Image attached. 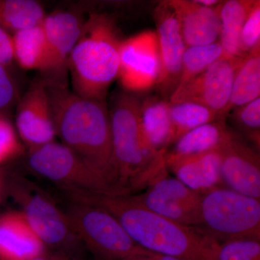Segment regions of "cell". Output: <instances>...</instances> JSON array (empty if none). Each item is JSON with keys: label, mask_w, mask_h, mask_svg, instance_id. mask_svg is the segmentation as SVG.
Returning <instances> with one entry per match:
<instances>
[{"label": "cell", "mask_w": 260, "mask_h": 260, "mask_svg": "<svg viewBox=\"0 0 260 260\" xmlns=\"http://www.w3.org/2000/svg\"><path fill=\"white\" fill-rule=\"evenodd\" d=\"M70 201L95 205L112 214L142 249L181 260H215L219 242L195 228L150 211L131 195L66 191Z\"/></svg>", "instance_id": "6da1fadb"}, {"label": "cell", "mask_w": 260, "mask_h": 260, "mask_svg": "<svg viewBox=\"0 0 260 260\" xmlns=\"http://www.w3.org/2000/svg\"><path fill=\"white\" fill-rule=\"evenodd\" d=\"M46 83L56 137L105 176L115 191L112 182V133L107 101L80 96L68 85L47 80Z\"/></svg>", "instance_id": "7a4b0ae2"}, {"label": "cell", "mask_w": 260, "mask_h": 260, "mask_svg": "<svg viewBox=\"0 0 260 260\" xmlns=\"http://www.w3.org/2000/svg\"><path fill=\"white\" fill-rule=\"evenodd\" d=\"M141 99L123 91L113 97L110 108L112 133V182L117 195L145 189L167 169L165 153L150 148L140 121Z\"/></svg>", "instance_id": "3957f363"}, {"label": "cell", "mask_w": 260, "mask_h": 260, "mask_svg": "<svg viewBox=\"0 0 260 260\" xmlns=\"http://www.w3.org/2000/svg\"><path fill=\"white\" fill-rule=\"evenodd\" d=\"M122 41L112 15H89L68 62L75 93L85 99L107 101L108 91L119 75Z\"/></svg>", "instance_id": "277c9868"}, {"label": "cell", "mask_w": 260, "mask_h": 260, "mask_svg": "<svg viewBox=\"0 0 260 260\" xmlns=\"http://www.w3.org/2000/svg\"><path fill=\"white\" fill-rule=\"evenodd\" d=\"M200 232L220 243L260 241V200L219 186L201 194Z\"/></svg>", "instance_id": "5b68a950"}, {"label": "cell", "mask_w": 260, "mask_h": 260, "mask_svg": "<svg viewBox=\"0 0 260 260\" xmlns=\"http://www.w3.org/2000/svg\"><path fill=\"white\" fill-rule=\"evenodd\" d=\"M75 234L98 260H123L152 253L142 249L107 210L72 202L64 211Z\"/></svg>", "instance_id": "8992f818"}, {"label": "cell", "mask_w": 260, "mask_h": 260, "mask_svg": "<svg viewBox=\"0 0 260 260\" xmlns=\"http://www.w3.org/2000/svg\"><path fill=\"white\" fill-rule=\"evenodd\" d=\"M28 162L32 170L64 191L116 195L105 176L62 143L54 141L29 150Z\"/></svg>", "instance_id": "52a82bcc"}, {"label": "cell", "mask_w": 260, "mask_h": 260, "mask_svg": "<svg viewBox=\"0 0 260 260\" xmlns=\"http://www.w3.org/2000/svg\"><path fill=\"white\" fill-rule=\"evenodd\" d=\"M13 194L21 206V213L48 250L81 256V241L64 211L49 197L24 179L15 186Z\"/></svg>", "instance_id": "ba28073f"}, {"label": "cell", "mask_w": 260, "mask_h": 260, "mask_svg": "<svg viewBox=\"0 0 260 260\" xmlns=\"http://www.w3.org/2000/svg\"><path fill=\"white\" fill-rule=\"evenodd\" d=\"M160 72L156 32L146 30L121 42L117 79L124 91H148L158 82Z\"/></svg>", "instance_id": "9c48e42d"}, {"label": "cell", "mask_w": 260, "mask_h": 260, "mask_svg": "<svg viewBox=\"0 0 260 260\" xmlns=\"http://www.w3.org/2000/svg\"><path fill=\"white\" fill-rule=\"evenodd\" d=\"M244 57L220 58L190 82L176 89L169 102L197 103L218 113L225 120L223 113L230 99L236 73Z\"/></svg>", "instance_id": "30bf717a"}, {"label": "cell", "mask_w": 260, "mask_h": 260, "mask_svg": "<svg viewBox=\"0 0 260 260\" xmlns=\"http://www.w3.org/2000/svg\"><path fill=\"white\" fill-rule=\"evenodd\" d=\"M153 17L160 59V75L155 88L160 97L169 101L179 83L186 46L170 1L159 3Z\"/></svg>", "instance_id": "8fae6325"}, {"label": "cell", "mask_w": 260, "mask_h": 260, "mask_svg": "<svg viewBox=\"0 0 260 260\" xmlns=\"http://www.w3.org/2000/svg\"><path fill=\"white\" fill-rule=\"evenodd\" d=\"M85 20L73 11L59 10L46 15L42 24L48 58L44 80L67 85L68 62L79 39Z\"/></svg>", "instance_id": "7c38bea8"}, {"label": "cell", "mask_w": 260, "mask_h": 260, "mask_svg": "<svg viewBox=\"0 0 260 260\" xmlns=\"http://www.w3.org/2000/svg\"><path fill=\"white\" fill-rule=\"evenodd\" d=\"M15 126L28 150L55 141V126L44 78L34 80L19 101Z\"/></svg>", "instance_id": "4fadbf2b"}, {"label": "cell", "mask_w": 260, "mask_h": 260, "mask_svg": "<svg viewBox=\"0 0 260 260\" xmlns=\"http://www.w3.org/2000/svg\"><path fill=\"white\" fill-rule=\"evenodd\" d=\"M218 152L224 186L260 200L259 151L234 132Z\"/></svg>", "instance_id": "5bb4252c"}, {"label": "cell", "mask_w": 260, "mask_h": 260, "mask_svg": "<svg viewBox=\"0 0 260 260\" xmlns=\"http://www.w3.org/2000/svg\"><path fill=\"white\" fill-rule=\"evenodd\" d=\"M186 47L213 44L220 32V5L206 8L195 0H171Z\"/></svg>", "instance_id": "9a60e30c"}, {"label": "cell", "mask_w": 260, "mask_h": 260, "mask_svg": "<svg viewBox=\"0 0 260 260\" xmlns=\"http://www.w3.org/2000/svg\"><path fill=\"white\" fill-rule=\"evenodd\" d=\"M165 160L168 171L200 194L224 186L218 150L184 157L166 155Z\"/></svg>", "instance_id": "2e32d148"}, {"label": "cell", "mask_w": 260, "mask_h": 260, "mask_svg": "<svg viewBox=\"0 0 260 260\" xmlns=\"http://www.w3.org/2000/svg\"><path fill=\"white\" fill-rule=\"evenodd\" d=\"M47 250L21 212L0 216V260H32Z\"/></svg>", "instance_id": "e0dca14e"}, {"label": "cell", "mask_w": 260, "mask_h": 260, "mask_svg": "<svg viewBox=\"0 0 260 260\" xmlns=\"http://www.w3.org/2000/svg\"><path fill=\"white\" fill-rule=\"evenodd\" d=\"M140 121L147 143L158 153L167 152L174 143V130L169 101L150 95L140 102Z\"/></svg>", "instance_id": "ac0fdd59"}, {"label": "cell", "mask_w": 260, "mask_h": 260, "mask_svg": "<svg viewBox=\"0 0 260 260\" xmlns=\"http://www.w3.org/2000/svg\"><path fill=\"white\" fill-rule=\"evenodd\" d=\"M226 121H213L198 126L182 135L174 143V148L166 155L184 157L218 150L234 134Z\"/></svg>", "instance_id": "d6986e66"}, {"label": "cell", "mask_w": 260, "mask_h": 260, "mask_svg": "<svg viewBox=\"0 0 260 260\" xmlns=\"http://www.w3.org/2000/svg\"><path fill=\"white\" fill-rule=\"evenodd\" d=\"M260 98V46L243 59L233 82L230 99L223 117L226 120L229 113L236 108Z\"/></svg>", "instance_id": "ffe728a7"}, {"label": "cell", "mask_w": 260, "mask_h": 260, "mask_svg": "<svg viewBox=\"0 0 260 260\" xmlns=\"http://www.w3.org/2000/svg\"><path fill=\"white\" fill-rule=\"evenodd\" d=\"M145 208L185 226L198 228L201 224L200 205L186 204L148 187L140 194H130Z\"/></svg>", "instance_id": "44dd1931"}, {"label": "cell", "mask_w": 260, "mask_h": 260, "mask_svg": "<svg viewBox=\"0 0 260 260\" xmlns=\"http://www.w3.org/2000/svg\"><path fill=\"white\" fill-rule=\"evenodd\" d=\"M254 0H229L220 5V32L218 42L224 57H244L241 54L239 39Z\"/></svg>", "instance_id": "7402d4cb"}, {"label": "cell", "mask_w": 260, "mask_h": 260, "mask_svg": "<svg viewBox=\"0 0 260 260\" xmlns=\"http://www.w3.org/2000/svg\"><path fill=\"white\" fill-rule=\"evenodd\" d=\"M42 24L15 32L13 38L15 63L22 69L38 70L44 74L48 51Z\"/></svg>", "instance_id": "603a6c76"}, {"label": "cell", "mask_w": 260, "mask_h": 260, "mask_svg": "<svg viewBox=\"0 0 260 260\" xmlns=\"http://www.w3.org/2000/svg\"><path fill=\"white\" fill-rule=\"evenodd\" d=\"M46 15L45 10L39 2L0 0V28L12 35L41 25Z\"/></svg>", "instance_id": "cb8c5ba5"}, {"label": "cell", "mask_w": 260, "mask_h": 260, "mask_svg": "<svg viewBox=\"0 0 260 260\" xmlns=\"http://www.w3.org/2000/svg\"><path fill=\"white\" fill-rule=\"evenodd\" d=\"M169 111L174 126V143L198 126L223 120L218 113L197 103L169 102Z\"/></svg>", "instance_id": "d4e9b609"}, {"label": "cell", "mask_w": 260, "mask_h": 260, "mask_svg": "<svg viewBox=\"0 0 260 260\" xmlns=\"http://www.w3.org/2000/svg\"><path fill=\"white\" fill-rule=\"evenodd\" d=\"M222 57L223 51L218 42L210 45L186 47L177 88L190 82Z\"/></svg>", "instance_id": "484cf974"}, {"label": "cell", "mask_w": 260, "mask_h": 260, "mask_svg": "<svg viewBox=\"0 0 260 260\" xmlns=\"http://www.w3.org/2000/svg\"><path fill=\"white\" fill-rule=\"evenodd\" d=\"M227 119L232 124L230 127L259 151L260 98L236 108L229 113Z\"/></svg>", "instance_id": "4316f807"}, {"label": "cell", "mask_w": 260, "mask_h": 260, "mask_svg": "<svg viewBox=\"0 0 260 260\" xmlns=\"http://www.w3.org/2000/svg\"><path fill=\"white\" fill-rule=\"evenodd\" d=\"M215 260H260V241L242 239L219 243Z\"/></svg>", "instance_id": "83f0119b"}, {"label": "cell", "mask_w": 260, "mask_h": 260, "mask_svg": "<svg viewBox=\"0 0 260 260\" xmlns=\"http://www.w3.org/2000/svg\"><path fill=\"white\" fill-rule=\"evenodd\" d=\"M241 54L246 56L260 46V2L254 0L241 31L239 39Z\"/></svg>", "instance_id": "f1b7e54d"}, {"label": "cell", "mask_w": 260, "mask_h": 260, "mask_svg": "<svg viewBox=\"0 0 260 260\" xmlns=\"http://www.w3.org/2000/svg\"><path fill=\"white\" fill-rule=\"evenodd\" d=\"M23 152L16 130L6 117L0 114V165L18 156Z\"/></svg>", "instance_id": "f546056e"}, {"label": "cell", "mask_w": 260, "mask_h": 260, "mask_svg": "<svg viewBox=\"0 0 260 260\" xmlns=\"http://www.w3.org/2000/svg\"><path fill=\"white\" fill-rule=\"evenodd\" d=\"M17 93L16 85L8 70L0 64V111L12 105Z\"/></svg>", "instance_id": "4dcf8cb0"}, {"label": "cell", "mask_w": 260, "mask_h": 260, "mask_svg": "<svg viewBox=\"0 0 260 260\" xmlns=\"http://www.w3.org/2000/svg\"><path fill=\"white\" fill-rule=\"evenodd\" d=\"M15 62L13 35L0 28V64L9 70Z\"/></svg>", "instance_id": "1f68e13d"}, {"label": "cell", "mask_w": 260, "mask_h": 260, "mask_svg": "<svg viewBox=\"0 0 260 260\" xmlns=\"http://www.w3.org/2000/svg\"><path fill=\"white\" fill-rule=\"evenodd\" d=\"M32 260H81V259L78 256L70 255L64 253L47 250Z\"/></svg>", "instance_id": "d6a6232c"}, {"label": "cell", "mask_w": 260, "mask_h": 260, "mask_svg": "<svg viewBox=\"0 0 260 260\" xmlns=\"http://www.w3.org/2000/svg\"><path fill=\"white\" fill-rule=\"evenodd\" d=\"M197 3L206 8H215L222 3V1L218 0H195Z\"/></svg>", "instance_id": "836d02e7"}, {"label": "cell", "mask_w": 260, "mask_h": 260, "mask_svg": "<svg viewBox=\"0 0 260 260\" xmlns=\"http://www.w3.org/2000/svg\"><path fill=\"white\" fill-rule=\"evenodd\" d=\"M123 260H155V258L153 256V254H138V255H135L129 256V257L126 258Z\"/></svg>", "instance_id": "e575fe53"}, {"label": "cell", "mask_w": 260, "mask_h": 260, "mask_svg": "<svg viewBox=\"0 0 260 260\" xmlns=\"http://www.w3.org/2000/svg\"><path fill=\"white\" fill-rule=\"evenodd\" d=\"M153 256L155 260H181L174 256L161 255V254H153Z\"/></svg>", "instance_id": "d590c367"}, {"label": "cell", "mask_w": 260, "mask_h": 260, "mask_svg": "<svg viewBox=\"0 0 260 260\" xmlns=\"http://www.w3.org/2000/svg\"><path fill=\"white\" fill-rule=\"evenodd\" d=\"M1 191H2V183H1V181H0V196H1Z\"/></svg>", "instance_id": "8d00e7d4"}]
</instances>
